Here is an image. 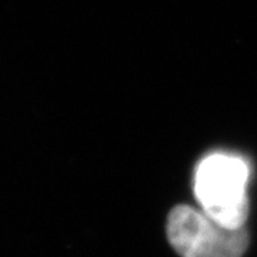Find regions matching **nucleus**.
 <instances>
[{"label":"nucleus","mask_w":257,"mask_h":257,"mask_svg":"<svg viewBox=\"0 0 257 257\" xmlns=\"http://www.w3.org/2000/svg\"><path fill=\"white\" fill-rule=\"evenodd\" d=\"M250 167L239 156L204 157L194 175V194L203 211L227 229H243L248 214L246 186Z\"/></svg>","instance_id":"f257e3e1"},{"label":"nucleus","mask_w":257,"mask_h":257,"mask_svg":"<svg viewBox=\"0 0 257 257\" xmlns=\"http://www.w3.org/2000/svg\"><path fill=\"white\" fill-rule=\"evenodd\" d=\"M167 239L182 257H241L248 244L244 229H227L190 206L169 214Z\"/></svg>","instance_id":"f03ea898"}]
</instances>
